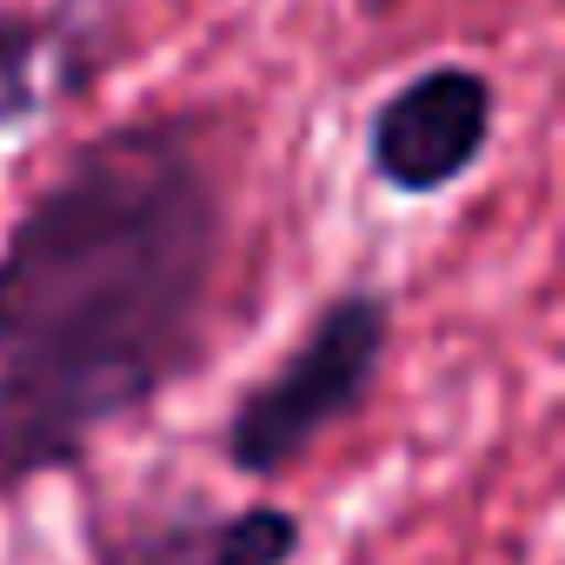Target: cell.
<instances>
[{
	"instance_id": "5",
	"label": "cell",
	"mask_w": 565,
	"mask_h": 565,
	"mask_svg": "<svg viewBox=\"0 0 565 565\" xmlns=\"http://www.w3.org/2000/svg\"><path fill=\"white\" fill-rule=\"evenodd\" d=\"M307 519L279 499L246 505H160L127 519H87L94 565H300Z\"/></svg>"
},
{
	"instance_id": "2",
	"label": "cell",
	"mask_w": 565,
	"mask_h": 565,
	"mask_svg": "<svg viewBox=\"0 0 565 565\" xmlns=\"http://www.w3.org/2000/svg\"><path fill=\"white\" fill-rule=\"evenodd\" d=\"M393 333H399V307L386 287L347 279L340 294H327L313 307V320L300 327V340L246 393H233V406L220 419L226 472H239L246 486H273L300 459H313L340 426H353L380 393Z\"/></svg>"
},
{
	"instance_id": "1",
	"label": "cell",
	"mask_w": 565,
	"mask_h": 565,
	"mask_svg": "<svg viewBox=\"0 0 565 565\" xmlns=\"http://www.w3.org/2000/svg\"><path fill=\"white\" fill-rule=\"evenodd\" d=\"M233 173L213 114L87 134L0 239V499L87 472L213 353Z\"/></svg>"
},
{
	"instance_id": "3",
	"label": "cell",
	"mask_w": 565,
	"mask_h": 565,
	"mask_svg": "<svg viewBox=\"0 0 565 565\" xmlns=\"http://www.w3.org/2000/svg\"><path fill=\"white\" fill-rule=\"evenodd\" d=\"M499 81L472 61H433L406 74L366 114V173L399 200H439L492 153Z\"/></svg>"
},
{
	"instance_id": "4",
	"label": "cell",
	"mask_w": 565,
	"mask_h": 565,
	"mask_svg": "<svg viewBox=\"0 0 565 565\" xmlns=\"http://www.w3.org/2000/svg\"><path fill=\"white\" fill-rule=\"evenodd\" d=\"M114 8H94V0L0 8V134H28L34 120L81 107L114 74Z\"/></svg>"
}]
</instances>
